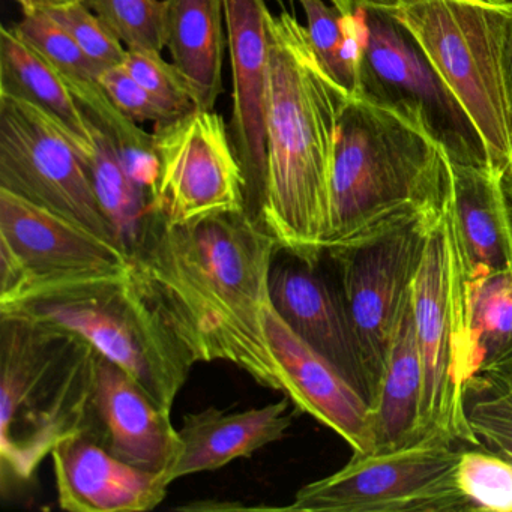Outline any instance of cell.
Returning <instances> with one entry per match:
<instances>
[{"mask_svg": "<svg viewBox=\"0 0 512 512\" xmlns=\"http://www.w3.org/2000/svg\"><path fill=\"white\" fill-rule=\"evenodd\" d=\"M502 67L506 92L512 107V0L505 4V25L502 38Z\"/></svg>", "mask_w": 512, "mask_h": 512, "instance_id": "836d02e7", "label": "cell"}, {"mask_svg": "<svg viewBox=\"0 0 512 512\" xmlns=\"http://www.w3.org/2000/svg\"><path fill=\"white\" fill-rule=\"evenodd\" d=\"M457 481L470 512H512V464L491 449H461Z\"/></svg>", "mask_w": 512, "mask_h": 512, "instance_id": "f546056e", "label": "cell"}, {"mask_svg": "<svg viewBox=\"0 0 512 512\" xmlns=\"http://www.w3.org/2000/svg\"><path fill=\"white\" fill-rule=\"evenodd\" d=\"M268 172L260 223L280 248L320 262L331 224L338 121L347 94L320 64L307 26L269 13Z\"/></svg>", "mask_w": 512, "mask_h": 512, "instance_id": "7a4b0ae2", "label": "cell"}, {"mask_svg": "<svg viewBox=\"0 0 512 512\" xmlns=\"http://www.w3.org/2000/svg\"><path fill=\"white\" fill-rule=\"evenodd\" d=\"M365 40L356 97L421 128L460 166L488 169L487 146L415 38L389 10H362Z\"/></svg>", "mask_w": 512, "mask_h": 512, "instance_id": "ba28073f", "label": "cell"}, {"mask_svg": "<svg viewBox=\"0 0 512 512\" xmlns=\"http://www.w3.org/2000/svg\"><path fill=\"white\" fill-rule=\"evenodd\" d=\"M38 8L64 28L95 61L106 67L124 65L128 50L83 0H65Z\"/></svg>", "mask_w": 512, "mask_h": 512, "instance_id": "4dcf8cb0", "label": "cell"}, {"mask_svg": "<svg viewBox=\"0 0 512 512\" xmlns=\"http://www.w3.org/2000/svg\"><path fill=\"white\" fill-rule=\"evenodd\" d=\"M278 248L247 212L181 226L158 220L134 253L133 275L194 364L230 362L283 392L266 332Z\"/></svg>", "mask_w": 512, "mask_h": 512, "instance_id": "6da1fadb", "label": "cell"}, {"mask_svg": "<svg viewBox=\"0 0 512 512\" xmlns=\"http://www.w3.org/2000/svg\"><path fill=\"white\" fill-rule=\"evenodd\" d=\"M50 455L65 511H152L167 496L164 473L125 463L85 431L59 442Z\"/></svg>", "mask_w": 512, "mask_h": 512, "instance_id": "ac0fdd59", "label": "cell"}, {"mask_svg": "<svg viewBox=\"0 0 512 512\" xmlns=\"http://www.w3.org/2000/svg\"><path fill=\"white\" fill-rule=\"evenodd\" d=\"M89 124L94 133L95 148L82 160L98 202L115 230L119 247L133 259L158 221L154 200L131 175L116 140L94 122L89 121Z\"/></svg>", "mask_w": 512, "mask_h": 512, "instance_id": "cb8c5ba5", "label": "cell"}, {"mask_svg": "<svg viewBox=\"0 0 512 512\" xmlns=\"http://www.w3.org/2000/svg\"><path fill=\"white\" fill-rule=\"evenodd\" d=\"M2 311L26 314L82 335L170 412L194 365L133 271L124 278L44 293Z\"/></svg>", "mask_w": 512, "mask_h": 512, "instance_id": "8992f818", "label": "cell"}, {"mask_svg": "<svg viewBox=\"0 0 512 512\" xmlns=\"http://www.w3.org/2000/svg\"><path fill=\"white\" fill-rule=\"evenodd\" d=\"M124 67L169 112L182 116L197 109L193 92L182 74L161 55L128 50Z\"/></svg>", "mask_w": 512, "mask_h": 512, "instance_id": "1f68e13d", "label": "cell"}, {"mask_svg": "<svg viewBox=\"0 0 512 512\" xmlns=\"http://www.w3.org/2000/svg\"><path fill=\"white\" fill-rule=\"evenodd\" d=\"M440 212L442 209L407 218L371 238L326 253L337 269V281L361 346L373 395L371 404L412 293L428 232Z\"/></svg>", "mask_w": 512, "mask_h": 512, "instance_id": "8fae6325", "label": "cell"}, {"mask_svg": "<svg viewBox=\"0 0 512 512\" xmlns=\"http://www.w3.org/2000/svg\"><path fill=\"white\" fill-rule=\"evenodd\" d=\"M100 352L82 335L0 313L2 488L32 479L55 446L85 428Z\"/></svg>", "mask_w": 512, "mask_h": 512, "instance_id": "277c9868", "label": "cell"}, {"mask_svg": "<svg viewBox=\"0 0 512 512\" xmlns=\"http://www.w3.org/2000/svg\"><path fill=\"white\" fill-rule=\"evenodd\" d=\"M0 95L43 110L67 134L80 157L94 152L91 124L61 74L7 26L0 29Z\"/></svg>", "mask_w": 512, "mask_h": 512, "instance_id": "7402d4cb", "label": "cell"}, {"mask_svg": "<svg viewBox=\"0 0 512 512\" xmlns=\"http://www.w3.org/2000/svg\"><path fill=\"white\" fill-rule=\"evenodd\" d=\"M451 208L467 280L512 271V215L496 170L449 161Z\"/></svg>", "mask_w": 512, "mask_h": 512, "instance_id": "ffe728a7", "label": "cell"}, {"mask_svg": "<svg viewBox=\"0 0 512 512\" xmlns=\"http://www.w3.org/2000/svg\"><path fill=\"white\" fill-rule=\"evenodd\" d=\"M233 80L230 139L247 184V214L260 221L268 172L269 41L265 0H223Z\"/></svg>", "mask_w": 512, "mask_h": 512, "instance_id": "5bb4252c", "label": "cell"}, {"mask_svg": "<svg viewBox=\"0 0 512 512\" xmlns=\"http://www.w3.org/2000/svg\"><path fill=\"white\" fill-rule=\"evenodd\" d=\"M413 319L422 364V439L482 446L466 412L470 373L467 274L455 229L451 193L430 232L412 286Z\"/></svg>", "mask_w": 512, "mask_h": 512, "instance_id": "5b68a950", "label": "cell"}, {"mask_svg": "<svg viewBox=\"0 0 512 512\" xmlns=\"http://www.w3.org/2000/svg\"><path fill=\"white\" fill-rule=\"evenodd\" d=\"M170 415L127 371L100 353L82 431L125 463L166 473L181 451L179 430Z\"/></svg>", "mask_w": 512, "mask_h": 512, "instance_id": "2e32d148", "label": "cell"}, {"mask_svg": "<svg viewBox=\"0 0 512 512\" xmlns=\"http://www.w3.org/2000/svg\"><path fill=\"white\" fill-rule=\"evenodd\" d=\"M266 332L283 377V394L338 434L353 454H373L371 407L340 371L298 337L274 307L266 311Z\"/></svg>", "mask_w": 512, "mask_h": 512, "instance_id": "e0dca14e", "label": "cell"}, {"mask_svg": "<svg viewBox=\"0 0 512 512\" xmlns=\"http://www.w3.org/2000/svg\"><path fill=\"white\" fill-rule=\"evenodd\" d=\"M484 2H488V4L502 5L508 4V2H511V0H484Z\"/></svg>", "mask_w": 512, "mask_h": 512, "instance_id": "f35d334b", "label": "cell"}, {"mask_svg": "<svg viewBox=\"0 0 512 512\" xmlns=\"http://www.w3.org/2000/svg\"><path fill=\"white\" fill-rule=\"evenodd\" d=\"M320 263L278 248L269 271L271 305L371 406L370 379L340 284L328 277Z\"/></svg>", "mask_w": 512, "mask_h": 512, "instance_id": "9a60e30c", "label": "cell"}, {"mask_svg": "<svg viewBox=\"0 0 512 512\" xmlns=\"http://www.w3.org/2000/svg\"><path fill=\"white\" fill-rule=\"evenodd\" d=\"M155 214L167 226L247 212V184L223 116L194 109L155 125Z\"/></svg>", "mask_w": 512, "mask_h": 512, "instance_id": "7c38bea8", "label": "cell"}, {"mask_svg": "<svg viewBox=\"0 0 512 512\" xmlns=\"http://www.w3.org/2000/svg\"><path fill=\"white\" fill-rule=\"evenodd\" d=\"M451 193L445 151L412 122L349 95L338 121L326 253L443 209Z\"/></svg>", "mask_w": 512, "mask_h": 512, "instance_id": "3957f363", "label": "cell"}, {"mask_svg": "<svg viewBox=\"0 0 512 512\" xmlns=\"http://www.w3.org/2000/svg\"><path fill=\"white\" fill-rule=\"evenodd\" d=\"M13 29L53 65L68 86L97 85L101 74L109 68L91 58L40 8L23 14V19Z\"/></svg>", "mask_w": 512, "mask_h": 512, "instance_id": "4316f807", "label": "cell"}, {"mask_svg": "<svg viewBox=\"0 0 512 512\" xmlns=\"http://www.w3.org/2000/svg\"><path fill=\"white\" fill-rule=\"evenodd\" d=\"M503 379H505V380H506V382H508V383H509V386H511V388H512V376H509V377H503Z\"/></svg>", "mask_w": 512, "mask_h": 512, "instance_id": "ab89813d", "label": "cell"}, {"mask_svg": "<svg viewBox=\"0 0 512 512\" xmlns=\"http://www.w3.org/2000/svg\"><path fill=\"white\" fill-rule=\"evenodd\" d=\"M16 2L22 7L23 14L34 13L38 8L37 0H16Z\"/></svg>", "mask_w": 512, "mask_h": 512, "instance_id": "8d00e7d4", "label": "cell"}, {"mask_svg": "<svg viewBox=\"0 0 512 512\" xmlns=\"http://www.w3.org/2000/svg\"><path fill=\"white\" fill-rule=\"evenodd\" d=\"M470 428L485 448L512 464V388L503 377H475L466 398Z\"/></svg>", "mask_w": 512, "mask_h": 512, "instance_id": "f1b7e54d", "label": "cell"}, {"mask_svg": "<svg viewBox=\"0 0 512 512\" xmlns=\"http://www.w3.org/2000/svg\"><path fill=\"white\" fill-rule=\"evenodd\" d=\"M131 271L133 259L115 242L0 190V310Z\"/></svg>", "mask_w": 512, "mask_h": 512, "instance_id": "9c48e42d", "label": "cell"}, {"mask_svg": "<svg viewBox=\"0 0 512 512\" xmlns=\"http://www.w3.org/2000/svg\"><path fill=\"white\" fill-rule=\"evenodd\" d=\"M470 373L512 376V271L467 280Z\"/></svg>", "mask_w": 512, "mask_h": 512, "instance_id": "d4e9b609", "label": "cell"}, {"mask_svg": "<svg viewBox=\"0 0 512 512\" xmlns=\"http://www.w3.org/2000/svg\"><path fill=\"white\" fill-rule=\"evenodd\" d=\"M439 436L406 448L353 454L338 472L304 485L284 511L470 512L458 487L461 449Z\"/></svg>", "mask_w": 512, "mask_h": 512, "instance_id": "30bf717a", "label": "cell"}, {"mask_svg": "<svg viewBox=\"0 0 512 512\" xmlns=\"http://www.w3.org/2000/svg\"><path fill=\"white\" fill-rule=\"evenodd\" d=\"M100 85L109 95L112 103L133 122H154L155 125L166 124L179 118L161 106L145 88L133 79L124 65L109 67L100 77Z\"/></svg>", "mask_w": 512, "mask_h": 512, "instance_id": "d6a6232c", "label": "cell"}, {"mask_svg": "<svg viewBox=\"0 0 512 512\" xmlns=\"http://www.w3.org/2000/svg\"><path fill=\"white\" fill-rule=\"evenodd\" d=\"M167 49L194 95L197 109L215 110L223 94V0H164Z\"/></svg>", "mask_w": 512, "mask_h": 512, "instance_id": "44dd1931", "label": "cell"}, {"mask_svg": "<svg viewBox=\"0 0 512 512\" xmlns=\"http://www.w3.org/2000/svg\"><path fill=\"white\" fill-rule=\"evenodd\" d=\"M109 31L134 52L161 55L167 46L164 0H83Z\"/></svg>", "mask_w": 512, "mask_h": 512, "instance_id": "83f0119b", "label": "cell"}, {"mask_svg": "<svg viewBox=\"0 0 512 512\" xmlns=\"http://www.w3.org/2000/svg\"><path fill=\"white\" fill-rule=\"evenodd\" d=\"M343 13H355L358 10H389L394 11L400 0H328Z\"/></svg>", "mask_w": 512, "mask_h": 512, "instance_id": "e575fe53", "label": "cell"}, {"mask_svg": "<svg viewBox=\"0 0 512 512\" xmlns=\"http://www.w3.org/2000/svg\"><path fill=\"white\" fill-rule=\"evenodd\" d=\"M299 4L320 64L347 94H358L365 40L362 10L343 13L325 0H299Z\"/></svg>", "mask_w": 512, "mask_h": 512, "instance_id": "484cf974", "label": "cell"}, {"mask_svg": "<svg viewBox=\"0 0 512 512\" xmlns=\"http://www.w3.org/2000/svg\"><path fill=\"white\" fill-rule=\"evenodd\" d=\"M503 190H505L506 199H508L509 209L512 215V163L509 164L506 172L503 173Z\"/></svg>", "mask_w": 512, "mask_h": 512, "instance_id": "d590c367", "label": "cell"}, {"mask_svg": "<svg viewBox=\"0 0 512 512\" xmlns=\"http://www.w3.org/2000/svg\"><path fill=\"white\" fill-rule=\"evenodd\" d=\"M0 190L118 244L67 134L43 110L7 95H0Z\"/></svg>", "mask_w": 512, "mask_h": 512, "instance_id": "4fadbf2b", "label": "cell"}, {"mask_svg": "<svg viewBox=\"0 0 512 512\" xmlns=\"http://www.w3.org/2000/svg\"><path fill=\"white\" fill-rule=\"evenodd\" d=\"M38 7L41 5L58 4V2H65V0H37Z\"/></svg>", "mask_w": 512, "mask_h": 512, "instance_id": "74e56055", "label": "cell"}, {"mask_svg": "<svg viewBox=\"0 0 512 512\" xmlns=\"http://www.w3.org/2000/svg\"><path fill=\"white\" fill-rule=\"evenodd\" d=\"M421 401L422 364L410 293L371 404L374 452L394 451L422 440Z\"/></svg>", "mask_w": 512, "mask_h": 512, "instance_id": "603a6c76", "label": "cell"}, {"mask_svg": "<svg viewBox=\"0 0 512 512\" xmlns=\"http://www.w3.org/2000/svg\"><path fill=\"white\" fill-rule=\"evenodd\" d=\"M290 403L292 400L284 395L278 403L260 409L232 413L209 407L185 416L179 428L181 451L164 473L167 482L220 469L283 439L292 424V416L287 415Z\"/></svg>", "mask_w": 512, "mask_h": 512, "instance_id": "d6986e66", "label": "cell"}, {"mask_svg": "<svg viewBox=\"0 0 512 512\" xmlns=\"http://www.w3.org/2000/svg\"><path fill=\"white\" fill-rule=\"evenodd\" d=\"M394 16L469 113L491 169L512 163V107L502 67L505 4L484 0H400Z\"/></svg>", "mask_w": 512, "mask_h": 512, "instance_id": "52a82bcc", "label": "cell"}]
</instances>
